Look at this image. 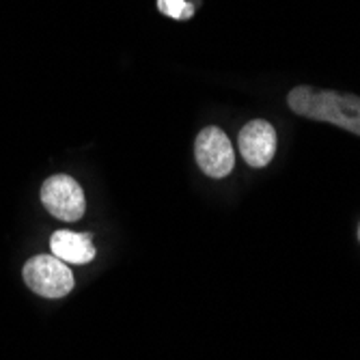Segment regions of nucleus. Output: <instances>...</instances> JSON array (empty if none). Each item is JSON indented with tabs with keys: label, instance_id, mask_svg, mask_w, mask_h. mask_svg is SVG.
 Masks as SVG:
<instances>
[{
	"label": "nucleus",
	"instance_id": "nucleus-8",
	"mask_svg": "<svg viewBox=\"0 0 360 360\" xmlns=\"http://www.w3.org/2000/svg\"><path fill=\"white\" fill-rule=\"evenodd\" d=\"M358 240H360V224H358Z\"/></svg>",
	"mask_w": 360,
	"mask_h": 360
},
{
	"label": "nucleus",
	"instance_id": "nucleus-3",
	"mask_svg": "<svg viewBox=\"0 0 360 360\" xmlns=\"http://www.w3.org/2000/svg\"><path fill=\"white\" fill-rule=\"evenodd\" d=\"M194 158L199 169L212 177V179H222L236 167V153L231 147V141L222 132L220 127H205L199 132L194 141Z\"/></svg>",
	"mask_w": 360,
	"mask_h": 360
},
{
	"label": "nucleus",
	"instance_id": "nucleus-5",
	"mask_svg": "<svg viewBox=\"0 0 360 360\" xmlns=\"http://www.w3.org/2000/svg\"><path fill=\"white\" fill-rule=\"evenodd\" d=\"M240 151L252 169L268 167L276 153V129L266 119H252L240 129Z\"/></svg>",
	"mask_w": 360,
	"mask_h": 360
},
{
	"label": "nucleus",
	"instance_id": "nucleus-4",
	"mask_svg": "<svg viewBox=\"0 0 360 360\" xmlns=\"http://www.w3.org/2000/svg\"><path fill=\"white\" fill-rule=\"evenodd\" d=\"M41 203L54 218L74 222L84 214V192L70 175H54L41 186Z\"/></svg>",
	"mask_w": 360,
	"mask_h": 360
},
{
	"label": "nucleus",
	"instance_id": "nucleus-2",
	"mask_svg": "<svg viewBox=\"0 0 360 360\" xmlns=\"http://www.w3.org/2000/svg\"><path fill=\"white\" fill-rule=\"evenodd\" d=\"M26 285L44 298H63L74 289L72 268L54 255H37L26 261L22 270Z\"/></svg>",
	"mask_w": 360,
	"mask_h": 360
},
{
	"label": "nucleus",
	"instance_id": "nucleus-1",
	"mask_svg": "<svg viewBox=\"0 0 360 360\" xmlns=\"http://www.w3.org/2000/svg\"><path fill=\"white\" fill-rule=\"evenodd\" d=\"M287 106L307 119L339 125L360 136V97L352 93L323 91L315 86H296L287 95Z\"/></svg>",
	"mask_w": 360,
	"mask_h": 360
},
{
	"label": "nucleus",
	"instance_id": "nucleus-7",
	"mask_svg": "<svg viewBox=\"0 0 360 360\" xmlns=\"http://www.w3.org/2000/svg\"><path fill=\"white\" fill-rule=\"evenodd\" d=\"M158 11L173 20H190L194 15V7L186 0H158Z\"/></svg>",
	"mask_w": 360,
	"mask_h": 360
},
{
	"label": "nucleus",
	"instance_id": "nucleus-6",
	"mask_svg": "<svg viewBox=\"0 0 360 360\" xmlns=\"http://www.w3.org/2000/svg\"><path fill=\"white\" fill-rule=\"evenodd\" d=\"M50 250L54 257L70 266H86L95 259V246L86 233L74 231H56L50 238Z\"/></svg>",
	"mask_w": 360,
	"mask_h": 360
}]
</instances>
